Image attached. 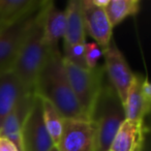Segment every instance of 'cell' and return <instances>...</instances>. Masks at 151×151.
<instances>
[{
    "mask_svg": "<svg viewBox=\"0 0 151 151\" xmlns=\"http://www.w3.org/2000/svg\"><path fill=\"white\" fill-rule=\"evenodd\" d=\"M34 93L52 104L65 119L88 120L73 92L58 47L49 51L36 78Z\"/></svg>",
    "mask_w": 151,
    "mask_h": 151,
    "instance_id": "cell-1",
    "label": "cell"
},
{
    "mask_svg": "<svg viewBox=\"0 0 151 151\" xmlns=\"http://www.w3.org/2000/svg\"><path fill=\"white\" fill-rule=\"evenodd\" d=\"M95 126V143L93 151H107L120 125L125 120L121 99L110 82L104 79L97 99L89 116Z\"/></svg>",
    "mask_w": 151,
    "mask_h": 151,
    "instance_id": "cell-2",
    "label": "cell"
},
{
    "mask_svg": "<svg viewBox=\"0 0 151 151\" xmlns=\"http://www.w3.org/2000/svg\"><path fill=\"white\" fill-rule=\"evenodd\" d=\"M40 9L35 22L28 32L12 70L29 91L34 92V85L51 48L47 47L42 40V12L46 4Z\"/></svg>",
    "mask_w": 151,
    "mask_h": 151,
    "instance_id": "cell-3",
    "label": "cell"
},
{
    "mask_svg": "<svg viewBox=\"0 0 151 151\" xmlns=\"http://www.w3.org/2000/svg\"><path fill=\"white\" fill-rule=\"evenodd\" d=\"M63 62L73 94L89 120V116L106 77L105 68L99 65L93 69L81 68L64 59Z\"/></svg>",
    "mask_w": 151,
    "mask_h": 151,
    "instance_id": "cell-4",
    "label": "cell"
},
{
    "mask_svg": "<svg viewBox=\"0 0 151 151\" xmlns=\"http://www.w3.org/2000/svg\"><path fill=\"white\" fill-rule=\"evenodd\" d=\"M40 9L7 24L0 30V73L12 70L18 53L35 22Z\"/></svg>",
    "mask_w": 151,
    "mask_h": 151,
    "instance_id": "cell-5",
    "label": "cell"
},
{
    "mask_svg": "<svg viewBox=\"0 0 151 151\" xmlns=\"http://www.w3.org/2000/svg\"><path fill=\"white\" fill-rule=\"evenodd\" d=\"M22 151H50L54 146L45 125L42 99L35 94L34 103L21 130Z\"/></svg>",
    "mask_w": 151,
    "mask_h": 151,
    "instance_id": "cell-6",
    "label": "cell"
},
{
    "mask_svg": "<svg viewBox=\"0 0 151 151\" xmlns=\"http://www.w3.org/2000/svg\"><path fill=\"white\" fill-rule=\"evenodd\" d=\"M103 57L105 58L104 68L106 76L121 99L122 105H124L128 89L134 82L136 75L129 68L123 54L120 52L113 40L104 51Z\"/></svg>",
    "mask_w": 151,
    "mask_h": 151,
    "instance_id": "cell-7",
    "label": "cell"
},
{
    "mask_svg": "<svg viewBox=\"0 0 151 151\" xmlns=\"http://www.w3.org/2000/svg\"><path fill=\"white\" fill-rule=\"evenodd\" d=\"M95 126L90 120L63 118L62 134L57 144L59 151H93Z\"/></svg>",
    "mask_w": 151,
    "mask_h": 151,
    "instance_id": "cell-8",
    "label": "cell"
},
{
    "mask_svg": "<svg viewBox=\"0 0 151 151\" xmlns=\"http://www.w3.org/2000/svg\"><path fill=\"white\" fill-rule=\"evenodd\" d=\"M85 32L95 40L103 52L109 47L113 28L109 22L105 9L93 4L92 0H81Z\"/></svg>",
    "mask_w": 151,
    "mask_h": 151,
    "instance_id": "cell-9",
    "label": "cell"
},
{
    "mask_svg": "<svg viewBox=\"0 0 151 151\" xmlns=\"http://www.w3.org/2000/svg\"><path fill=\"white\" fill-rule=\"evenodd\" d=\"M35 99V93L29 92L24 94L18 101L11 113L6 116L0 127V137L9 139L16 145L19 151H22L21 130L23 124L31 110Z\"/></svg>",
    "mask_w": 151,
    "mask_h": 151,
    "instance_id": "cell-10",
    "label": "cell"
},
{
    "mask_svg": "<svg viewBox=\"0 0 151 151\" xmlns=\"http://www.w3.org/2000/svg\"><path fill=\"white\" fill-rule=\"evenodd\" d=\"M148 127L145 120L125 119L113 139L112 151H144Z\"/></svg>",
    "mask_w": 151,
    "mask_h": 151,
    "instance_id": "cell-11",
    "label": "cell"
},
{
    "mask_svg": "<svg viewBox=\"0 0 151 151\" xmlns=\"http://www.w3.org/2000/svg\"><path fill=\"white\" fill-rule=\"evenodd\" d=\"M29 92L13 70L0 73V127L18 101Z\"/></svg>",
    "mask_w": 151,
    "mask_h": 151,
    "instance_id": "cell-12",
    "label": "cell"
},
{
    "mask_svg": "<svg viewBox=\"0 0 151 151\" xmlns=\"http://www.w3.org/2000/svg\"><path fill=\"white\" fill-rule=\"evenodd\" d=\"M42 40L47 47H58L60 38L64 37L65 33V14L59 11L54 3L47 0L42 12Z\"/></svg>",
    "mask_w": 151,
    "mask_h": 151,
    "instance_id": "cell-13",
    "label": "cell"
},
{
    "mask_svg": "<svg viewBox=\"0 0 151 151\" xmlns=\"http://www.w3.org/2000/svg\"><path fill=\"white\" fill-rule=\"evenodd\" d=\"M65 14L64 44L76 45L86 42L81 0H70L66 5Z\"/></svg>",
    "mask_w": 151,
    "mask_h": 151,
    "instance_id": "cell-14",
    "label": "cell"
},
{
    "mask_svg": "<svg viewBox=\"0 0 151 151\" xmlns=\"http://www.w3.org/2000/svg\"><path fill=\"white\" fill-rule=\"evenodd\" d=\"M143 78L136 75L132 84L128 89L127 96L123 105L125 119L129 120H145V117L149 115L151 105L145 101L142 94Z\"/></svg>",
    "mask_w": 151,
    "mask_h": 151,
    "instance_id": "cell-15",
    "label": "cell"
},
{
    "mask_svg": "<svg viewBox=\"0 0 151 151\" xmlns=\"http://www.w3.org/2000/svg\"><path fill=\"white\" fill-rule=\"evenodd\" d=\"M45 0H0V14L7 24L19 20L44 4Z\"/></svg>",
    "mask_w": 151,
    "mask_h": 151,
    "instance_id": "cell-16",
    "label": "cell"
},
{
    "mask_svg": "<svg viewBox=\"0 0 151 151\" xmlns=\"http://www.w3.org/2000/svg\"><path fill=\"white\" fill-rule=\"evenodd\" d=\"M140 9L141 2L139 0H109L105 12L112 28H114L126 18L136 16Z\"/></svg>",
    "mask_w": 151,
    "mask_h": 151,
    "instance_id": "cell-17",
    "label": "cell"
},
{
    "mask_svg": "<svg viewBox=\"0 0 151 151\" xmlns=\"http://www.w3.org/2000/svg\"><path fill=\"white\" fill-rule=\"evenodd\" d=\"M42 106L45 125H46V128L54 145L57 146L59 140H60L61 134H62L63 117L57 111L56 108L46 99H42Z\"/></svg>",
    "mask_w": 151,
    "mask_h": 151,
    "instance_id": "cell-18",
    "label": "cell"
},
{
    "mask_svg": "<svg viewBox=\"0 0 151 151\" xmlns=\"http://www.w3.org/2000/svg\"><path fill=\"white\" fill-rule=\"evenodd\" d=\"M64 55H62L63 59L73 65L87 68L85 63V44H76L67 45L63 42Z\"/></svg>",
    "mask_w": 151,
    "mask_h": 151,
    "instance_id": "cell-19",
    "label": "cell"
},
{
    "mask_svg": "<svg viewBox=\"0 0 151 151\" xmlns=\"http://www.w3.org/2000/svg\"><path fill=\"white\" fill-rule=\"evenodd\" d=\"M104 56L101 47L95 42H85V63L87 68L93 69L99 66V61Z\"/></svg>",
    "mask_w": 151,
    "mask_h": 151,
    "instance_id": "cell-20",
    "label": "cell"
},
{
    "mask_svg": "<svg viewBox=\"0 0 151 151\" xmlns=\"http://www.w3.org/2000/svg\"><path fill=\"white\" fill-rule=\"evenodd\" d=\"M0 151H19L16 145L6 138L0 137Z\"/></svg>",
    "mask_w": 151,
    "mask_h": 151,
    "instance_id": "cell-21",
    "label": "cell"
},
{
    "mask_svg": "<svg viewBox=\"0 0 151 151\" xmlns=\"http://www.w3.org/2000/svg\"><path fill=\"white\" fill-rule=\"evenodd\" d=\"M108 1L109 0H92L93 4L99 7H101V9H105L106 5L108 4Z\"/></svg>",
    "mask_w": 151,
    "mask_h": 151,
    "instance_id": "cell-22",
    "label": "cell"
},
{
    "mask_svg": "<svg viewBox=\"0 0 151 151\" xmlns=\"http://www.w3.org/2000/svg\"><path fill=\"white\" fill-rule=\"evenodd\" d=\"M6 25H7V23L5 22V20L3 19V17L1 16V14H0V30L3 29Z\"/></svg>",
    "mask_w": 151,
    "mask_h": 151,
    "instance_id": "cell-23",
    "label": "cell"
},
{
    "mask_svg": "<svg viewBox=\"0 0 151 151\" xmlns=\"http://www.w3.org/2000/svg\"><path fill=\"white\" fill-rule=\"evenodd\" d=\"M50 151H59V149L57 148V147H56V146H55V145H54V146H53L52 148H51V150H50Z\"/></svg>",
    "mask_w": 151,
    "mask_h": 151,
    "instance_id": "cell-24",
    "label": "cell"
},
{
    "mask_svg": "<svg viewBox=\"0 0 151 151\" xmlns=\"http://www.w3.org/2000/svg\"><path fill=\"white\" fill-rule=\"evenodd\" d=\"M107 151H112V150H110V149H109V150H107Z\"/></svg>",
    "mask_w": 151,
    "mask_h": 151,
    "instance_id": "cell-25",
    "label": "cell"
}]
</instances>
